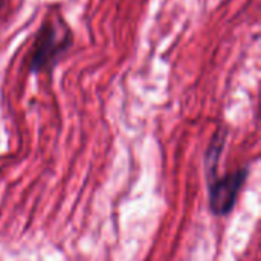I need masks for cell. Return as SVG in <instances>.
<instances>
[{
	"mask_svg": "<svg viewBox=\"0 0 261 261\" xmlns=\"http://www.w3.org/2000/svg\"><path fill=\"white\" fill-rule=\"evenodd\" d=\"M223 144H225V135H223V132H219L216 135V138L211 141V145L208 150V158H206L210 208H211L213 214H216V216L229 214V211L236 205L240 188L243 187V184L248 177V168H242L239 171L226 174L225 177L217 176V162L222 154Z\"/></svg>",
	"mask_w": 261,
	"mask_h": 261,
	"instance_id": "obj_1",
	"label": "cell"
},
{
	"mask_svg": "<svg viewBox=\"0 0 261 261\" xmlns=\"http://www.w3.org/2000/svg\"><path fill=\"white\" fill-rule=\"evenodd\" d=\"M73 44V34L60 17L44 21L35 37L29 57V70L43 73L52 70Z\"/></svg>",
	"mask_w": 261,
	"mask_h": 261,
	"instance_id": "obj_2",
	"label": "cell"
},
{
	"mask_svg": "<svg viewBox=\"0 0 261 261\" xmlns=\"http://www.w3.org/2000/svg\"><path fill=\"white\" fill-rule=\"evenodd\" d=\"M2 3H3V0H0V6H2Z\"/></svg>",
	"mask_w": 261,
	"mask_h": 261,
	"instance_id": "obj_3",
	"label": "cell"
}]
</instances>
